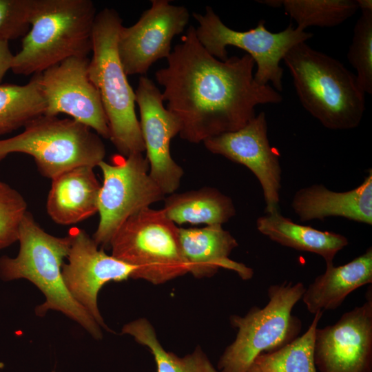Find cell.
Instances as JSON below:
<instances>
[{
	"instance_id": "22",
	"label": "cell",
	"mask_w": 372,
	"mask_h": 372,
	"mask_svg": "<svg viewBox=\"0 0 372 372\" xmlns=\"http://www.w3.org/2000/svg\"><path fill=\"white\" fill-rule=\"evenodd\" d=\"M162 209L176 225H222L236 214L231 198L211 187L170 194L165 197Z\"/></svg>"
},
{
	"instance_id": "12",
	"label": "cell",
	"mask_w": 372,
	"mask_h": 372,
	"mask_svg": "<svg viewBox=\"0 0 372 372\" xmlns=\"http://www.w3.org/2000/svg\"><path fill=\"white\" fill-rule=\"evenodd\" d=\"M68 236L70 249L61 268L65 287L102 329L112 332L99 311V293L107 282L132 278L136 268L107 254L81 228H71Z\"/></svg>"
},
{
	"instance_id": "27",
	"label": "cell",
	"mask_w": 372,
	"mask_h": 372,
	"mask_svg": "<svg viewBox=\"0 0 372 372\" xmlns=\"http://www.w3.org/2000/svg\"><path fill=\"white\" fill-rule=\"evenodd\" d=\"M362 14L354 28L347 53L355 68L358 82L364 93H372V8L360 9Z\"/></svg>"
},
{
	"instance_id": "15",
	"label": "cell",
	"mask_w": 372,
	"mask_h": 372,
	"mask_svg": "<svg viewBox=\"0 0 372 372\" xmlns=\"http://www.w3.org/2000/svg\"><path fill=\"white\" fill-rule=\"evenodd\" d=\"M135 96L149 175L165 195L172 194L184 174L170 152L171 140L179 134L180 123L164 107L162 92L149 78H139Z\"/></svg>"
},
{
	"instance_id": "7",
	"label": "cell",
	"mask_w": 372,
	"mask_h": 372,
	"mask_svg": "<svg viewBox=\"0 0 372 372\" xmlns=\"http://www.w3.org/2000/svg\"><path fill=\"white\" fill-rule=\"evenodd\" d=\"M305 289L300 282L271 285L264 307H253L243 317L232 315L230 323L237 334L221 355L218 371L246 372L260 354L276 351L297 338L302 322L292 310Z\"/></svg>"
},
{
	"instance_id": "9",
	"label": "cell",
	"mask_w": 372,
	"mask_h": 372,
	"mask_svg": "<svg viewBox=\"0 0 372 372\" xmlns=\"http://www.w3.org/2000/svg\"><path fill=\"white\" fill-rule=\"evenodd\" d=\"M192 16L199 24L195 28L196 37L210 54L225 61L228 45L244 50L257 65L256 82L265 85L270 81L277 92L283 90L280 61L292 47L313 37L312 33L294 28L291 23L280 32H271L263 19L255 28L234 30L224 24L210 6L205 8V14L194 12Z\"/></svg>"
},
{
	"instance_id": "29",
	"label": "cell",
	"mask_w": 372,
	"mask_h": 372,
	"mask_svg": "<svg viewBox=\"0 0 372 372\" xmlns=\"http://www.w3.org/2000/svg\"><path fill=\"white\" fill-rule=\"evenodd\" d=\"M33 0H0V39L23 37L30 28Z\"/></svg>"
},
{
	"instance_id": "28",
	"label": "cell",
	"mask_w": 372,
	"mask_h": 372,
	"mask_svg": "<svg viewBox=\"0 0 372 372\" xmlns=\"http://www.w3.org/2000/svg\"><path fill=\"white\" fill-rule=\"evenodd\" d=\"M27 211L22 195L0 181V250L18 240L19 226Z\"/></svg>"
},
{
	"instance_id": "4",
	"label": "cell",
	"mask_w": 372,
	"mask_h": 372,
	"mask_svg": "<svg viewBox=\"0 0 372 372\" xmlns=\"http://www.w3.org/2000/svg\"><path fill=\"white\" fill-rule=\"evenodd\" d=\"M96 15L90 0H33L30 28L13 56L12 72L34 75L68 58L87 56Z\"/></svg>"
},
{
	"instance_id": "30",
	"label": "cell",
	"mask_w": 372,
	"mask_h": 372,
	"mask_svg": "<svg viewBox=\"0 0 372 372\" xmlns=\"http://www.w3.org/2000/svg\"><path fill=\"white\" fill-rule=\"evenodd\" d=\"M13 56L8 41L0 39V84L6 72L11 70Z\"/></svg>"
},
{
	"instance_id": "10",
	"label": "cell",
	"mask_w": 372,
	"mask_h": 372,
	"mask_svg": "<svg viewBox=\"0 0 372 372\" xmlns=\"http://www.w3.org/2000/svg\"><path fill=\"white\" fill-rule=\"evenodd\" d=\"M98 167L103 183L98 198L99 222L92 236L101 247H109L122 224L137 212L163 200L165 195L149 175V166L142 153L115 155L110 163Z\"/></svg>"
},
{
	"instance_id": "25",
	"label": "cell",
	"mask_w": 372,
	"mask_h": 372,
	"mask_svg": "<svg viewBox=\"0 0 372 372\" xmlns=\"http://www.w3.org/2000/svg\"><path fill=\"white\" fill-rule=\"evenodd\" d=\"M323 311L314 315L308 329L283 347L258 355L246 372H318L313 358L316 329Z\"/></svg>"
},
{
	"instance_id": "6",
	"label": "cell",
	"mask_w": 372,
	"mask_h": 372,
	"mask_svg": "<svg viewBox=\"0 0 372 372\" xmlns=\"http://www.w3.org/2000/svg\"><path fill=\"white\" fill-rule=\"evenodd\" d=\"M11 153L32 156L41 174L52 180L73 168L98 167L105 147L101 136L83 123L42 114L20 134L0 140V161Z\"/></svg>"
},
{
	"instance_id": "23",
	"label": "cell",
	"mask_w": 372,
	"mask_h": 372,
	"mask_svg": "<svg viewBox=\"0 0 372 372\" xmlns=\"http://www.w3.org/2000/svg\"><path fill=\"white\" fill-rule=\"evenodd\" d=\"M122 333L132 336L136 342L149 350L156 363V372H219L200 347L183 357L167 351L158 340L153 326L145 318L125 324Z\"/></svg>"
},
{
	"instance_id": "3",
	"label": "cell",
	"mask_w": 372,
	"mask_h": 372,
	"mask_svg": "<svg viewBox=\"0 0 372 372\" xmlns=\"http://www.w3.org/2000/svg\"><path fill=\"white\" fill-rule=\"evenodd\" d=\"M283 60L301 104L324 127L344 130L360 125L365 93L342 63L305 42L292 47Z\"/></svg>"
},
{
	"instance_id": "26",
	"label": "cell",
	"mask_w": 372,
	"mask_h": 372,
	"mask_svg": "<svg viewBox=\"0 0 372 372\" xmlns=\"http://www.w3.org/2000/svg\"><path fill=\"white\" fill-rule=\"evenodd\" d=\"M282 6L301 31L338 25L359 9L356 0H282Z\"/></svg>"
},
{
	"instance_id": "21",
	"label": "cell",
	"mask_w": 372,
	"mask_h": 372,
	"mask_svg": "<svg viewBox=\"0 0 372 372\" xmlns=\"http://www.w3.org/2000/svg\"><path fill=\"white\" fill-rule=\"evenodd\" d=\"M256 227L262 234L282 246L320 256L326 265L333 263L338 252L349 244L342 234L297 224L279 210L258 218Z\"/></svg>"
},
{
	"instance_id": "2",
	"label": "cell",
	"mask_w": 372,
	"mask_h": 372,
	"mask_svg": "<svg viewBox=\"0 0 372 372\" xmlns=\"http://www.w3.org/2000/svg\"><path fill=\"white\" fill-rule=\"evenodd\" d=\"M19 250L14 258H0V278L3 281L25 279L43 294L45 301L35 308L43 316L59 311L83 327L95 340L103 338L102 328L70 295L63 282L61 268L70 249L67 235L57 237L45 231L28 211L19 229Z\"/></svg>"
},
{
	"instance_id": "31",
	"label": "cell",
	"mask_w": 372,
	"mask_h": 372,
	"mask_svg": "<svg viewBox=\"0 0 372 372\" xmlns=\"http://www.w3.org/2000/svg\"><path fill=\"white\" fill-rule=\"evenodd\" d=\"M258 2L276 8L282 6V0H263L258 1Z\"/></svg>"
},
{
	"instance_id": "18",
	"label": "cell",
	"mask_w": 372,
	"mask_h": 372,
	"mask_svg": "<svg viewBox=\"0 0 372 372\" xmlns=\"http://www.w3.org/2000/svg\"><path fill=\"white\" fill-rule=\"evenodd\" d=\"M179 234L188 273L195 278L213 276L220 268L234 271L244 280L252 278L254 270L251 268L229 258L231 251L238 244L221 225L179 228Z\"/></svg>"
},
{
	"instance_id": "24",
	"label": "cell",
	"mask_w": 372,
	"mask_h": 372,
	"mask_svg": "<svg viewBox=\"0 0 372 372\" xmlns=\"http://www.w3.org/2000/svg\"><path fill=\"white\" fill-rule=\"evenodd\" d=\"M45 108L37 74L25 85L0 84V135L24 127Z\"/></svg>"
},
{
	"instance_id": "13",
	"label": "cell",
	"mask_w": 372,
	"mask_h": 372,
	"mask_svg": "<svg viewBox=\"0 0 372 372\" xmlns=\"http://www.w3.org/2000/svg\"><path fill=\"white\" fill-rule=\"evenodd\" d=\"M188 10L167 0H152L151 7L130 27L121 28L117 50L127 76L145 74L156 61L167 58L173 38L188 24Z\"/></svg>"
},
{
	"instance_id": "1",
	"label": "cell",
	"mask_w": 372,
	"mask_h": 372,
	"mask_svg": "<svg viewBox=\"0 0 372 372\" xmlns=\"http://www.w3.org/2000/svg\"><path fill=\"white\" fill-rule=\"evenodd\" d=\"M167 60L156 80L163 87L166 108L180 123V137L189 143L236 131L256 116V105L282 101L269 85L256 82L251 56L216 59L199 42L194 26Z\"/></svg>"
},
{
	"instance_id": "17",
	"label": "cell",
	"mask_w": 372,
	"mask_h": 372,
	"mask_svg": "<svg viewBox=\"0 0 372 372\" xmlns=\"http://www.w3.org/2000/svg\"><path fill=\"white\" fill-rule=\"evenodd\" d=\"M291 208L302 222L323 220L340 216L372 225V169L357 187L347 192H333L322 184L298 190Z\"/></svg>"
},
{
	"instance_id": "16",
	"label": "cell",
	"mask_w": 372,
	"mask_h": 372,
	"mask_svg": "<svg viewBox=\"0 0 372 372\" xmlns=\"http://www.w3.org/2000/svg\"><path fill=\"white\" fill-rule=\"evenodd\" d=\"M203 143L210 152L247 167L262 187L265 213L278 211L282 169L279 154L268 140L264 112L242 128L209 138Z\"/></svg>"
},
{
	"instance_id": "14",
	"label": "cell",
	"mask_w": 372,
	"mask_h": 372,
	"mask_svg": "<svg viewBox=\"0 0 372 372\" xmlns=\"http://www.w3.org/2000/svg\"><path fill=\"white\" fill-rule=\"evenodd\" d=\"M334 324L316 329L313 358L319 372H372V295Z\"/></svg>"
},
{
	"instance_id": "11",
	"label": "cell",
	"mask_w": 372,
	"mask_h": 372,
	"mask_svg": "<svg viewBox=\"0 0 372 372\" xmlns=\"http://www.w3.org/2000/svg\"><path fill=\"white\" fill-rule=\"evenodd\" d=\"M89 63L87 56H73L36 74L45 100L44 114H68L110 139L100 95L90 78Z\"/></svg>"
},
{
	"instance_id": "20",
	"label": "cell",
	"mask_w": 372,
	"mask_h": 372,
	"mask_svg": "<svg viewBox=\"0 0 372 372\" xmlns=\"http://www.w3.org/2000/svg\"><path fill=\"white\" fill-rule=\"evenodd\" d=\"M372 282V248L340 266L326 265L324 272L318 276L302 296L308 311L338 309L355 289Z\"/></svg>"
},
{
	"instance_id": "8",
	"label": "cell",
	"mask_w": 372,
	"mask_h": 372,
	"mask_svg": "<svg viewBox=\"0 0 372 372\" xmlns=\"http://www.w3.org/2000/svg\"><path fill=\"white\" fill-rule=\"evenodd\" d=\"M179 228L162 209L145 208L127 218L113 236L111 255L136 268L131 278L160 285L188 273Z\"/></svg>"
},
{
	"instance_id": "19",
	"label": "cell",
	"mask_w": 372,
	"mask_h": 372,
	"mask_svg": "<svg viewBox=\"0 0 372 372\" xmlns=\"http://www.w3.org/2000/svg\"><path fill=\"white\" fill-rule=\"evenodd\" d=\"M90 167L68 170L52 179L46 201L51 219L59 225L81 222L98 212L101 184Z\"/></svg>"
},
{
	"instance_id": "32",
	"label": "cell",
	"mask_w": 372,
	"mask_h": 372,
	"mask_svg": "<svg viewBox=\"0 0 372 372\" xmlns=\"http://www.w3.org/2000/svg\"><path fill=\"white\" fill-rule=\"evenodd\" d=\"M52 372H55V371H52Z\"/></svg>"
},
{
	"instance_id": "5",
	"label": "cell",
	"mask_w": 372,
	"mask_h": 372,
	"mask_svg": "<svg viewBox=\"0 0 372 372\" xmlns=\"http://www.w3.org/2000/svg\"><path fill=\"white\" fill-rule=\"evenodd\" d=\"M123 20L113 8L95 17L89 75L97 89L107 117L110 140L119 154L145 152L139 121L135 112V92L130 85L117 50Z\"/></svg>"
}]
</instances>
